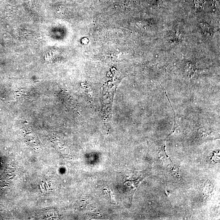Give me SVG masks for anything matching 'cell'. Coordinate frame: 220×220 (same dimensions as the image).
I'll return each mask as SVG.
<instances>
[{"mask_svg":"<svg viewBox=\"0 0 220 220\" xmlns=\"http://www.w3.org/2000/svg\"><path fill=\"white\" fill-rule=\"evenodd\" d=\"M172 173L177 174L178 177L179 176V168L177 166H175L172 169Z\"/></svg>","mask_w":220,"mask_h":220,"instance_id":"cell-1","label":"cell"}]
</instances>
